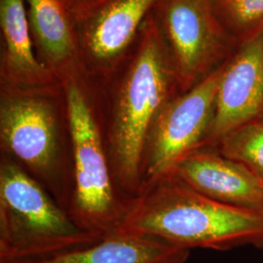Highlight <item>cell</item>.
<instances>
[{"mask_svg": "<svg viewBox=\"0 0 263 263\" xmlns=\"http://www.w3.org/2000/svg\"><path fill=\"white\" fill-rule=\"evenodd\" d=\"M99 240L77 226L14 160L0 153V263L38 261Z\"/></svg>", "mask_w": 263, "mask_h": 263, "instance_id": "5b68a950", "label": "cell"}, {"mask_svg": "<svg viewBox=\"0 0 263 263\" xmlns=\"http://www.w3.org/2000/svg\"><path fill=\"white\" fill-rule=\"evenodd\" d=\"M63 85L72 147L74 190L69 215L83 230L103 239L122 223L128 200L113 177L104 111L94 91L72 68L60 76Z\"/></svg>", "mask_w": 263, "mask_h": 263, "instance_id": "277c9868", "label": "cell"}, {"mask_svg": "<svg viewBox=\"0 0 263 263\" xmlns=\"http://www.w3.org/2000/svg\"><path fill=\"white\" fill-rule=\"evenodd\" d=\"M216 16L240 45L263 31V0H213Z\"/></svg>", "mask_w": 263, "mask_h": 263, "instance_id": "9a60e30c", "label": "cell"}, {"mask_svg": "<svg viewBox=\"0 0 263 263\" xmlns=\"http://www.w3.org/2000/svg\"><path fill=\"white\" fill-rule=\"evenodd\" d=\"M155 7L181 94L221 66L234 41L217 18L213 0H159Z\"/></svg>", "mask_w": 263, "mask_h": 263, "instance_id": "52a82bcc", "label": "cell"}, {"mask_svg": "<svg viewBox=\"0 0 263 263\" xmlns=\"http://www.w3.org/2000/svg\"><path fill=\"white\" fill-rule=\"evenodd\" d=\"M186 261H187V260H182V261H178V262L175 263H186Z\"/></svg>", "mask_w": 263, "mask_h": 263, "instance_id": "e0dca14e", "label": "cell"}, {"mask_svg": "<svg viewBox=\"0 0 263 263\" xmlns=\"http://www.w3.org/2000/svg\"><path fill=\"white\" fill-rule=\"evenodd\" d=\"M263 112V31L239 45L224 64L212 128L203 147Z\"/></svg>", "mask_w": 263, "mask_h": 263, "instance_id": "ba28073f", "label": "cell"}, {"mask_svg": "<svg viewBox=\"0 0 263 263\" xmlns=\"http://www.w3.org/2000/svg\"><path fill=\"white\" fill-rule=\"evenodd\" d=\"M224 64L186 92L176 96L160 111L142 153L141 186L173 174L182 160L203 147L214 121Z\"/></svg>", "mask_w": 263, "mask_h": 263, "instance_id": "8992f818", "label": "cell"}, {"mask_svg": "<svg viewBox=\"0 0 263 263\" xmlns=\"http://www.w3.org/2000/svg\"><path fill=\"white\" fill-rule=\"evenodd\" d=\"M159 0H109L85 26V45L97 72L108 76L115 60L130 44L141 22Z\"/></svg>", "mask_w": 263, "mask_h": 263, "instance_id": "8fae6325", "label": "cell"}, {"mask_svg": "<svg viewBox=\"0 0 263 263\" xmlns=\"http://www.w3.org/2000/svg\"><path fill=\"white\" fill-rule=\"evenodd\" d=\"M117 231L188 251L226 252L244 246L263 250V212L217 202L171 174L141 186L129 200Z\"/></svg>", "mask_w": 263, "mask_h": 263, "instance_id": "6da1fadb", "label": "cell"}, {"mask_svg": "<svg viewBox=\"0 0 263 263\" xmlns=\"http://www.w3.org/2000/svg\"><path fill=\"white\" fill-rule=\"evenodd\" d=\"M72 14L80 18H88L96 10L109 0H66Z\"/></svg>", "mask_w": 263, "mask_h": 263, "instance_id": "2e32d148", "label": "cell"}, {"mask_svg": "<svg viewBox=\"0 0 263 263\" xmlns=\"http://www.w3.org/2000/svg\"><path fill=\"white\" fill-rule=\"evenodd\" d=\"M0 153L14 160L69 212L73 161L62 82L38 90L1 87Z\"/></svg>", "mask_w": 263, "mask_h": 263, "instance_id": "3957f363", "label": "cell"}, {"mask_svg": "<svg viewBox=\"0 0 263 263\" xmlns=\"http://www.w3.org/2000/svg\"><path fill=\"white\" fill-rule=\"evenodd\" d=\"M189 254L156 238L117 231L84 248L26 263H175L187 260Z\"/></svg>", "mask_w": 263, "mask_h": 263, "instance_id": "7c38bea8", "label": "cell"}, {"mask_svg": "<svg viewBox=\"0 0 263 263\" xmlns=\"http://www.w3.org/2000/svg\"><path fill=\"white\" fill-rule=\"evenodd\" d=\"M30 31L41 50L44 65L57 76L72 68L76 40L66 0H26Z\"/></svg>", "mask_w": 263, "mask_h": 263, "instance_id": "4fadbf2b", "label": "cell"}, {"mask_svg": "<svg viewBox=\"0 0 263 263\" xmlns=\"http://www.w3.org/2000/svg\"><path fill=\"white\" fill-rule=\"evenodd\" d=\"M179 93L169 49L156 24H148L138 55L111 85L104 111L113 177L128 201L141 190L142 153L163 107Z\"/></svg>", "mask_w": 263, "mask_h": 263, "instance_id": "7a4b0ae2", "label": "cell"}, {"mask_svg": "<svg viewBox=\"0 0 263 263\" xmlns=\"http://www.w3.org/2000/svg\"><path fill=\"white\" fill-rule=\"evenodd\" d=\"M259 118H260V119H262V120H263V112H262V114H261V115H260V116H259Z\"/></svg>", "mask_w": 263, "mask_h": 263, "instance_id": "ac0fdd59", "label": "cell"}, {"mask_svg": "<svg viewBox=\"0 0 263 263\" xmlns=\"http://www.w3.org/2000/svg\"><path fill=\"white\" fill-rule=\"evenodd\" d=\"M198 192L233 207L263 212V183L244 165L214 147H201L174 171Z\"/></svg>", "mask_w": 263, "mask_h": 263, "instance_id": "9c48e42d", "label": "cell"}, {"mask_svg": "<svg viewBox=\"0 0 263 263\" xmlns=\"http://www.w3.org/2000/svg\"><path fill=\"white\" fill-rule=\"evenodd\" d=\"M207 147H214L227 158L241 163L263 183L262 119L246 123Z\"/></svg>", "mask_w": 263, "mask_h": 263, "instance_id": "5bb4252c", "label": "cell"}, {"mask_svg": "<svg viewBox=\"0 0 263 263\" xmlns=\"http://www.w3.org/2000/svg\"><path fill=\"white\" fill-rule=\"evenodd\" d=\"M0 26L4 41L1 87L38 90L61 84L59 76L34 55L25 0H0Z\"/></svg>", "mask_w": 263, "mask_h": 263, "instance_id": "30bf717a", "label": "cell"}]
</instances>
